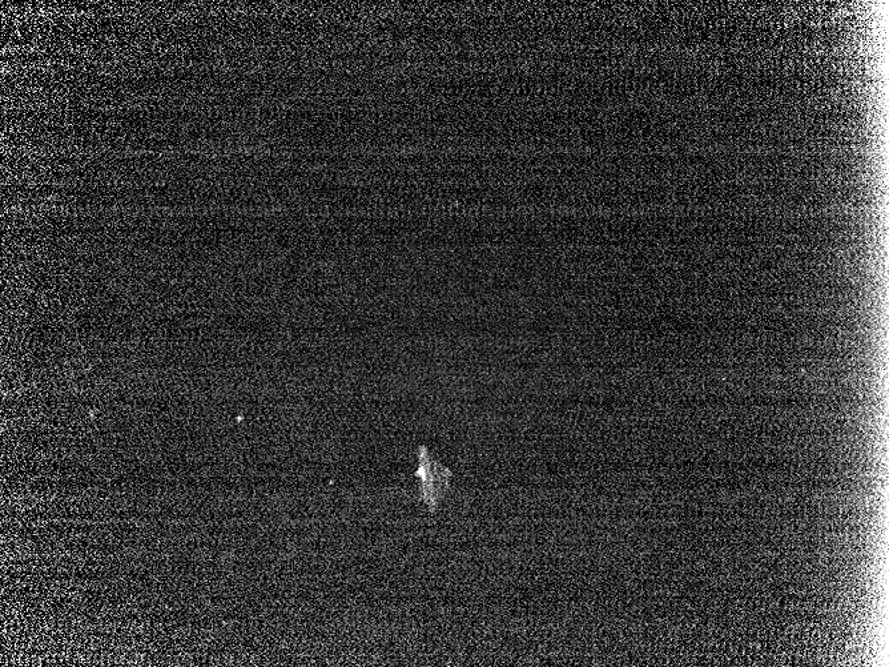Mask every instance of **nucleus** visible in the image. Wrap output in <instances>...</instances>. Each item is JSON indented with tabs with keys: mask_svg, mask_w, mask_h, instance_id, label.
<instances>
[{
	"mask_svg": "<svg viewBox=\"0 0 889 667\" xmlns=\"http://www.w3.org/2000/svg\"><path fill=\"white\" fill-rule=\"evenodd\" d=\"M418 461H420V465H418L416 474L421 480L422 500L434 512L438 501L449 488L450 472L433 461L424 446H421L420 452H418Z\"/></svg>",
	"mask_w": 889,
	"mask_h": 667,
	"instance_id": "1",
	"label": "nucleus"
}]
</instances>
